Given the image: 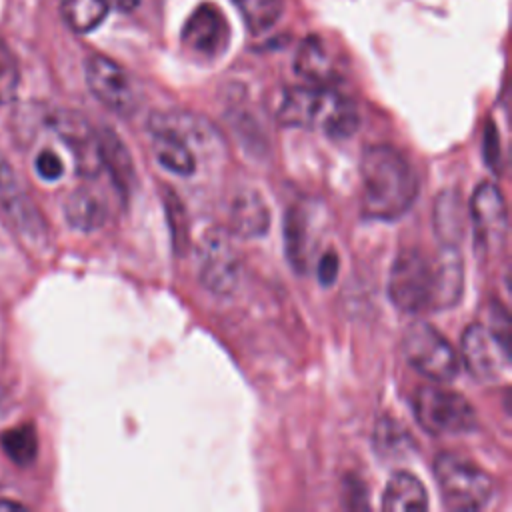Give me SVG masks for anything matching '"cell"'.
Returning a JSON list of instances; mask_svg holds the SVG:
<instances>
[{
  "label": "cell",
  "instance_id": "obj_22",
  "mask_svg": "<svg viewBox=\"0 0 512 512\" xmlns=\"http://www.w3.org/2000/svg\"><path fill=\"white\" fill-rule=\"evenodd\" d=\"M4 452L18 466H28L38 454V436L32 424H20L6 430L0 438Z\"/></svg>",
  "mask_w": 512,
  "mask_h": 512
},
{
  "label": "cell",
  "instance_id": "obj_23",
  "mask_svg": "<svg viewBox=\"0 0 512 512\" xmlns=\"http://www.w3.org/2000/svg\"><path fill=\"white\" fill-rule=\"evenodd\" d=\"M284 240L292 268L296 272L306 270V226L296 208H290L284 216Z\"/></svg>",
  "mask_w": 512,
  "mask_h": 512
},
{
  "label": "cell",
  "instance_id": "obj_8",
  "mask_svg": "<svg viewBox=\"0 0 512 512\" xmlns=\"http://www.w3.org/2000/svg\"><path fill=\"white\" fill-rule=\"evenodd\" d=\"M462 360L482 382H496L510 372V344L500 340L488 324L474 322L462 332Z\"/></svg>",
  "mask_w": 512,
  "mask_h": 512
},
{
  "label": "cell",
  "instance_id": "obj_6",
  "mask_svg": "<svg viewBox=\"0 0 512 512\" xmlns=\"http://www.w3.org/2000/svg\"><path fill=\"white\" fill-rule=\"evenodd\" d=\"M406 362L432 382H450L460 372V358L446 338L428 322H412L402 336Z\"/></svg>",
  "mask_w": 512,
  "mask_h": 512
},
{
  "label": "cell",
  "instance_id": "obj_20",
  "mask_svg": "<svg viewBox=\"0 0 512 512\" xmlns=\"http://www.w3.org/2000/svg\"><path fill=\"white\" fill-rule=\"evenodd\" d=\"M108 0H60V16L78 34L96 30L108 16Z\"/></svg>",
  "mask_w": 512,
  "mask_h": 512
},
{
  "label": "cell",
  "instance_id": "obj_17",
  "mask_svg": "<svg viewBox=\"0 0 512 512\" xmlns=\"http://www.w3.org/2000/svg\"><path fill=\"white\" fill-rule=\"evenodd\" d=\"M270 224V212L262 196L254 190H242L234 196L230 206L232 232L242 238L264 236Z\"/></svg>",
  "mask_w": 512,
  "mask_h": 512
},
{
  "label": "cell",
  "instance_id": "obj_24",
  "mask_svg": "<svg viewBox=\"0 0 512 512\" xmlns=\"http://www.w3.org/2000/svg\"><path fill=\"white\" fill-rule=\"evenodd\" d=\"M34 168H36V174L46 180V182H54L62 176L64 172V164L62 160L52 152V150H42L36 160H34Z\"/></svg>",
  "mask_w": 512,
  "mask_h": 512
},
{
  "label": "cell",
  "instance_id": "obj_21",
  "mask_svg": "<svg viewBox=\"0 0 512 512\" xmlns=\"http://www.w3.org/2000/svg\"><path fill=\"white\" fill-rule=\"evenodd\" d=\"M232 4L252 34H262L276 26L286 10L284 0H232Z\"/></svg>",
  "mask_w": 512,
  "mask_h": 512
},
{
  "label": "cell",
  "instance_id": "obj_9",
  "mask_svg": "<svg viewBox=\"0 0 512 512\" xmlns=\"http://www.w3.org/2000/svg\"><path fill=\"white\" fill-rule=\"evenodd\" d=\"M242 260L228 234L210 230L200 244V280L206 290L218 296L232 294L240 284Z\"/></svg>",
  "mask_w": 512,
  "mask_h": 512
},
{
  "label": "cell",
  "instance_id": "obj_29",
  "mask_svg": "<svg viewBox=\"0 0 512 512\" xmlns=\"http://www.w3.org/2000/svg\"><path fill=\"white\" fill-rule=\"evenodd\" d=\"M0 510H22V504L10 502V500H0Z\"/></svg>",
  "mask_w": 512,
  "mask_h": 512
},
{
  "label": "cell",
  "instance_id": "obj_2",
  "mask_svg": "<svg viewBox=\"0 0 512 512\" xmlns=\"http://www.w3.org/2000/svg\"><path fill=\"white\" fill-rule=\"evenodd\" d=\"M362 212L374 220L404 216L418 196V176L412 164L392 146L376 144L360 160Z\"/></svg>",
  "mask_w": 512,
  "mask_h": 512
},
{
  "label": "cell",
  "instance_id": "obj_12",
  "mask_svg": "<svg viewBox=\"0 0 512 512\" xmlns=\"http://www.w3.org/2000/svg\"><path fill=\"white\" fill-rule=\"evenodd\" d=\"M50 126L72 152L76 172L84 178H96L102 172L98 130H94L84 116L72 110L52 112Z\"/></svg>",
  "mask_w": 512,
  "mask_h": 512
},
{
  "label": "cell",
  "instance_id": "obj_16",
  "mask_svg": "<svg viewBox=\"0 0 512 512\" xmlns=\"http://www.w3.org/2000/svg\"><path fill=\"white\" fill-rule=\"evenodd\" d=\"M98 146H100L102 170L110 174L112 184L126 200L132 194L136 184V170H134L130 152L126 150L120 136L108 128L98 130Z\"/></svg>",
  "mask_w": 512,
  "mask_h": 512
},
{
  "label": "cell",
  "instance_id": "obj_11",
  "mask_svg": "<svg viewBox=\"0 0 512 512\" xmlns=\"http://www.w3.org/2000/svg\"><path fill=\"white\" fill-rule=\"evenodd\" d=\"M470 220L474 230V242L484 252H498L508 234V212L500 190L490 184L482 182L476 186L472 200H470Z\"/></svg>",
  "mask_w": 512,
  "mask_h": 512
},
{
  "label": "cell",
  "instance_id": "obj_1",
  "mask_svg": "<svg viewBox=\"0 0 512 512\" xmlns=\"http://www.w3.org/2000/svg\"><path fill=\"white\" fill-rule=\"evenodd\" d=\"M462 288L464 268L454 246L432 258L416 248L402 250L394 258L388 276L390 300L408 314L454 306Z\"/></svg>",
  "mask_w": 512,
  "mask_h": 512
},
{
  "label": "cell",
  "instance_id": "obj_26",
  "mask_svg": "<svg viewBox=\"0 0 512 512\" xmlns=\"http://www.w3.org/2000/svg\"><path fill=\"white\" fill-rule=\"evenodd\" d=\"M484 160L492 170H498L500 164V142H498V132L492 124H488L484 132Z\"/></svg>",
  "mask_w": 512,
  "mask_h": 512
},
{
  "label": "cell",
  "instance_id": "obj_25",
  "mask_svg": "<svg viewBox=\"0 0 512 512\" xmlns=\"http://www.w3.org/2000/svg\"><path fill=\"white\" fill-rule=\"evenodd\" d=\"M338 254L334 250H326L324 256L318 262V282L328 288L334 284L336 276H338Z\"/></svg>",
  "mask_w": 512,
  "mask_h": 512
},
{
  "label": "cell",
  "instance_id": "obj_3",
  "mask_svg": "<svg viewBox=\"0 0 512 512\" xmlns=\"http://www.w3.org/2000/svg\"><path fill=\"white\" fill-rule=\"evenodd\" d=\"M276 118L284 126L320 130L330 138H348L360 116L356 104L332 86H292L282 92Z\"/></svg>",
  "mask_w": 512,
  "mask_h": 512
},
{
  "label": "cell",
  "instance_id": "obj_5",
  "mask_svg": "<svg viewBox=\"0 0 512 512\" xmlns=\"http://www.w3.org/2000/svg\"><path fill=\"white\" fill-rule=\"evenodd\" d=\"M414 414L418 424L434 436L464 434L478 424L474 406L462 394L436 384L418 388L414 396Z\"/></svg>",
  "mask_w": 512,
  "mask_h": 512
},
{
  "label": "cell",
  "instance_id": "obj_19",
  "mask_svg": "<svg viewBox=\"0 0 512 512\" xmlns=\"http://www.w3.org/2000/svg\"><path fill=\"white\" fill-rule=\"evenodd\" d=\"M382 508L388 512H422L428 508V494L418 476L398 470L390 476L384 494Z\"/></svg>",
  "mask_w": 512,
  "mask_h": 512
},
{
  "label": "cell",
  "instance_id": "obj_14",
  "mask_svg": "<svg viewBox=\"0 0 512 512\" xmlns=\"http://www.w3.org/2000/svg\"><path fill=\"white\" fill-rule=\"evenodd\" d=\"M296 74L308 84L332 86L338 78V64L320 36H308L300 42L294 56Z\"/></svg>",
  "mask_w": 512,
  "mask_h": 512
},
{
  "label": "cell",
  "instance_id": "obj_15",
  "mask_svg": "<svg viewBox=\"0 0 512 512\" xmlns=\"http://www.w3.org/2000/svg\"><path fill=\"white\" fill-rule=\"evenodd\" d=\"M152 152L162 168L178 176H192L196 170V156L190 142L178 132L150 124Z\"/></svg>",
  "mask_w": 512,
  "mask_h": 512
},
{
  "label": "cell",
  "instance_id": "obj_13",
  "mask_svg": "<svg viewBox=\"0 0 512 512\" xmlns=\"http://www.w3.org/2000/svg\"><path fill=\"white\" fill-rule=\"evenodd\" d=\"M180 40L186 50L202 58H218L230 44V24L216 4H198L182 26Z\"/></svg>",
  "mask_w": 512,
  "mask_h": 512
},
{
  "label": "cell",
  "instance_id": "obj_18",
  "mask_svg": "<svg viewBox=\"0 0 512 512\" xmlns=\"http://www.w3.org/2000/svg\"><path fill=\"white\" fill-rule=\"evenodd\" d=\"M66 222L80 232H94L104 226L108 218V208L104 198L92 188H76L64 200Z\"/></svg>",
  "mask_w": 512,
  "mask_h": 512
},
{
  "label": "cell",
  "instance_id": "obj_10",
  "mask_svg": "<svg viewBox=\"0 0 512 512\" xmlns=\"http://www.w3.org/2000/svg\"><path fill=\"white\" fill-rule=\"evenodd\" d=\"M0 208L10 220L12 228L32 244L46 240V222L32 198L20 184L14 168L0 154Z\"/></svg>",
  "mask_w": 512,
  "mask_h": 512
},
{
  "label": "cell",
  "instance_id": "obj_28",
  "mask_svg": "<svg viewBox=\"0 0 512 512\" xmlns=\"http://www.w3.org/2000/svg\"><path fill=\"white\" fill-rule=\"evenodd\" d=\"M6 412H8V394H6V390L0 386V420L6 416Z\"/></svg>",
  "mask_w": 512,
  "mask_h": 512
},
{
  "label": "cell",
  "instance_id": "obj_7",
  "mask_svg": "<svg viewBox=\"0 0 512 512\" xmlns=\"http://www.w3.org/2000/svg\"><path fill=\"white\" fill-rule=\"evenodd\" d=\"M84 78L92 96L118 116H132L140 106V92L128 70L108 56L92 54L84 62Z\"/></svg>",
  "mask_w": 512,
  "mask_h": 512
},
{
  "label": "cell",
  "instance_id": "obj_27",
  "mask_svg": "<svg viewBox=\"0 0 512 512\" xmlns=\"http://www.w3.org/2000/svg\"><path fill=\"white\" fill-rule=\"evenodd\" d=\"M108 2H110V8L120 12H132L140 4V0H108Z\"/></svg>",
  "mask_w": 512,
  "mask_h": 512
},
{
  "label": "cell",
  "instance_id": "obj_4",
  "mask_svg": "<svg viewBox=\"0 0 512 512\" xmlns=\"http://www.w3.org/2000/svg\"><path fill=\"white\" fill-rule=\"evenodd\" d=\"M434 476L442 502L450 510H482L494 492V482L486 470L454 454H442L436 458Z\"/></svg>",
  "mask_w": 512,
  "mask_h": 512
}]
</instances>
